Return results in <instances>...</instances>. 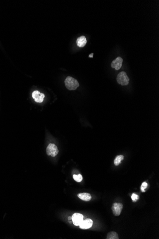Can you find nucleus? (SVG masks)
I'll return each mask as SVG.
<instances>
[{"instance_id":"1","label":"nucleus","mask_w":159,"mask_h":239,"mask_svg":"<svg viewBox=\"0 0 159 239\" xmlns=\"http://www.w3.org/2000/svg\"><path fill=\"white\" fill-rule=\"evenodd\" d=\"M66 88L69 90H75L79 87V84L77 80L71 77H66L64 81Z\"/></svg>"},{"instance_id":"5","label":"nucleus","mask_w":159,"mask_h":239,"mask_svg":"<svg viewBox=\"0 0 159 239\" xmlns=\"http://www.w3.org/2000/svg\"><path fill=\"white\" fill-rule=\"evenodd\" d=\"M122 208L123 205L122 204V203H113L112 208L113 214L116 216H119L121 214Z\"/></svg>"},{"instance_id":"12","label":"nucleus","mask_w":159,"mask_h":239,"mask_svg":"<svg viewBox=\"0 0 159 239\" xmlns=\"http://www.w3.org/2000/svg\"><path fill=\"white\" fill-rule=\"evenodd\" d=\"M124 159V157L123 155H120L117 156L115 157V159L114 160V165L115 166H119L121 163V161L123 160Z\"/></svg>"},{"instance_id":"13","label":"nucleus","mask_w":159,"mask_h":239,"mask_svg":"<svg viewBox=\"0 0 159 239\" xmlns=\"http://www.w3.org/2000/svg\"><path fill=\"white\" fill-rule=\"evenodd\" d=\"M73 179L75 180L76 182H82V177L81 174H79L78 175H74L73 176Z\"/></svg>"},{"instance_id":"11","label":"nucleus","mask_w":159,"mask_h":239,"mask_svg":"<svg viewBox=\"0 0 159 239\" xmlns=\"http://www.w3.org/2000/svg\"><path fill=\"white\" fill-rule=\"evenodd\" d=\"M107 239H118L119 236L117 233L114 231H111L108 233L107 236Z\"/></svg>"},{"instance_id":"16","label":"nucleus","mask_w":159,"mask_h":239,"mask_svg":"<svg viewBox=\"0 0 159 239\" xmlns=\"http://www.w3.org/2000/svg\"><path fill=\"white\" fill-rule=\"evenodd\" d=\"M93 55H94V54H93V53H92V54H90V55H89V57H90L92 58L93 57Z\"/></svg>"},{"instance_id":"9","label":"nucleus","mask_w":159,"mask_h":239,"mask_svg":"<svg viewBox=\"0 0 159 239\" xmlns=\"http://www.w3.org/2000/svg\"><path fill=\"white\" fill-rule=\"evenodd\" d=\"M87 40L84 36H81L78 37L76 41V44L79 48H83L86 45Z\"/></svg>"},{"instance_id":"8","label":"nucleus","mask_w":159,"mask_h":239,"mask_svg":"<svg viewBox=\"0 0 159 239\" xmlns=\"http://www.w3.org/2000/svg\"><path fill=\"white\" fill-rule=\"evenodd\" d=\"M93 224V221L91 219H87L84 220L81 224L79 225L80 228L82 229H88L91 227Z\"/></svg>"},{"instance_id":"4","label":"nucleus","mask_w":159,"mask_h":239,"mask_svg":"<svg viewBox=\"0 0 159 239\" xmlns=\"http://www.w3.org/2000/svg\"><path fill=\"white\" fill-rule=\"evenodd\" d=\"M72 220L74 225L79 226L84 221V216L81 214L75 213L72 216Z\"/></svg>"},{"instance_id":"10","label":"nucleus","mask_w":159,"mask_h":239,"mask_svg":"<svg viewBox=\"0 0 159 239\" xmlns=\"http://www.w3.org/2000/svg\"><path fill=\"white\" fill-rule=\"evenodd\" d=\"M78 197L80 199L85 201H89L91 199V196L90 194L88 193H80L78 194Z\"/></svg>"},{"instance_id":"7","label":"nucleus","mask_w":159,"mask_h":239,"mask_svg":"<svg viewBox=\"0 0 159 239\" xmlns=\"http://www.w3.org/2000/svg\"><path fill=\"white\" fill-rule=\"evenodd\" d=\"M122 62H123V59H122V58L121 57H118L117 58H116L115 60L112 62L111 67L116 70H118L122 67Z\"/></svg>"},{"instance_id":"6","label":"nucleus","mask_w":159,"mask_h":239,"mask_svg":"<svg viewBox=\"0 0 159 239\" xmlns=\"http://www.w3.org/2000/svg\"><path fill=\"white\" fill-rule=\"evenodd\" d=\"M32 96L36 102L42 103L45 97V95L37 90H35L32 92Z\"/></svg>"},{"instance_id":"3","label":"nucleus","mask_w":159,"mask_h":239,"mask_svg":"<svg viewBox=\"0 0 159 239\" xmlns=\"http://www.w3.org/2000/svg\"><path fill=\"white\" fill-rule=\"evenodd\" d=\"M47 154L48 156H51L52 157H55L56 156L59 152L58 148L54 144L51 143L48 146L46 149Z\"/></svg>"},{"instance_id":"15","label":"nucleus","mask_w":159,"mask_h":239,"mask_svg":"<svg viewBox=\"0 0 159 239\" xmlns=\"http://www.w3.org/2000/svg\"><path fill=\"white\" fill-rule=\"evenodd\" d=\"M132 199L133 202H136L139 199V196L135 194L134 193H133L132 196Z\"/></svg>"},{"instance_id":"14","label":"nucleus","mask_w":159,"mask_h":239,"mask_svg":"<svg viewBox=\"0 0 159 239\" xmlns=\"http://www.w3.org/2000/svg\"><path fill=\"white\" fill-rule=\"evenodd\" d=\"M148 184L146 182H144L142 183L141 185V191L143 192H145V189L147 187Z\"/></svg>"},{"instance_id":"2","label":"nucleus","mask_w":159,"mask_h":239,"mask_svg":"<svg viewBox=\"0 0 159 239\" xmlns=\"http://www.w3.org/2000/svg\"><path fill=\"white\" fill-rule=\"evenodd\" d=\"M130 79L125 72H121L118 74L117 81L119 84L122 86H127L129 84Z\"/></svg>"}]
</instances>
